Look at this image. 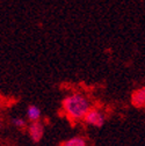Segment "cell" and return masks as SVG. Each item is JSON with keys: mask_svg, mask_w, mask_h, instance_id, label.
Instances as JSON below:
<instances>
[{"mask_svg": "<svg viewBox=\"0 0 145 146\" xmlns=\"http://www.w3.org/2000/svg\"><path fill=\"white\" fill-rule=\"evenodd\" d=\"M131 101L134 106L138 108H145V87H142L135 90L131 96Z\"/></svg>", "mask_w": 145, "mask_h": 146, "instance_id": "277c9868", "label": "cell"}, {"mask_svg": "<svg viewBox=\"0 0 145 146\" xmlns=\"http://www.w3.org/2000/svg\"><path fill=\"white\" fill-rule=\"evenodd\" d=\"M62 146H87V145H86V141L81 137H73V138L65 140L62 144Z\"/></svg>", "mask_w": 145, "mask_h": 146, "instance_id": "8992f818", "label": "cell"}, {"mask_svg": "<svg viewBox=\"0 0 145 146\" xmlns=\"http://www.w3.org/2000/svg\"><path fill=\"white\" fill-rule=\"evenodd\" d=\"M85 122L87 124L94 125V126H102L104 123V116L101 111L96 110V109H90V110L87 113V115L85 116Z\"/></svg>", "mask_w": 145, "mask_h": 146, "instance_id": "7a4b0ae2", "label": "cell"}, {"mask_svg": "<svg viewBox=\"0 0 145 146\" xmlns=\"http://www.w3.org/2000/svg\"><path fill=\"white\" fill-rule=\"evenodd\" d=\"M28 131L34 141H39L44 133V127L40 122H31L28 127Z\"/></svg>", "mask_w": 145, "mask_h": 146, "instance_id": "3957f363", "label": "cell"}, {"mask_svg": "<svg viewBox=\"0 0 145 146\" xmlns=\"http://www.w3.org/2000/svg\"><path fill=\"white\" fill-rule=\"evenodd\" d=\"M63 109L65 114L72 119L85 118L87 113L90 110L88 100L81 94H72L63 100Z\"/></svg>", "mask_w": 145, "mask_h": 146, "instance_id": "6da1fadb", "label": "cell"}, {"mask_svg": "<svg viewBox=\"0 0 145 146\" xmlns=\"http://www.w3.org/2000/svg\"><path fill=\"white\" fill-rule=\"evenodd\" d=\"M12 124L15 125L16 127H23L26 125V121L23 118H20V117H15L12 119Z\"/></svg>", "mask_w": 145, "mask_h": 146, "instance_id": "52a82bcc", "label": "cell"}, {"mask_svg": "<svg viewBox=\"0 0 145 146\" xmlns=\"http://www.w3.org/2000/svg\"><path fill=\"white\" fill-rule=\"evenodd\" d=\"M27 116L31 122H39V118L41 116L40 108L36 107V106H30L27 110Z\"/></svg>", "mask_w": 145, "mask_h": 146, "instance_id": "5b68a950", "label": "cell"}]
</instances>
